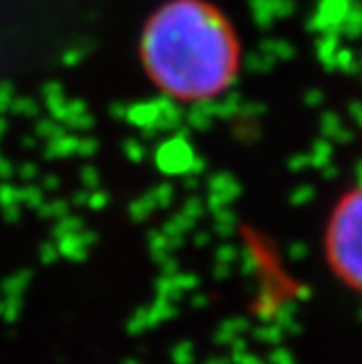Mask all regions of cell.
<instances>
[{
  "mask_svg": "<svg viewBox=\"0 0 362 364\" xmlns=\"http://www.w3.org/2000/svg\"><path fill=\"white\" fill-rule=\"evenodd\" d=\"M149 81L173 101L206 103L234 85L240 42L229 18L208 0H169L140 36Z\"/></svg>",
  "mask_w": 362,
  "mask_h": 364,
  "instance_id": "obj_1",
  "label": "cell"
},
{
  "mask_svg": "<svg viewBox=\"0 0 362 364\" xmlns=\"http://www.w3.org/2000/svg\"><path fill=\"white\" fill-rule=\"evenodd\" d=\"M323 262L345 290L362 296V183L341 194L327 216Z\"/></svg>",
  "mask_w": 362,
  "mask_h": 364,
  "instance_id": "obj_2",
  "label": "cell"
}]
</instances>
